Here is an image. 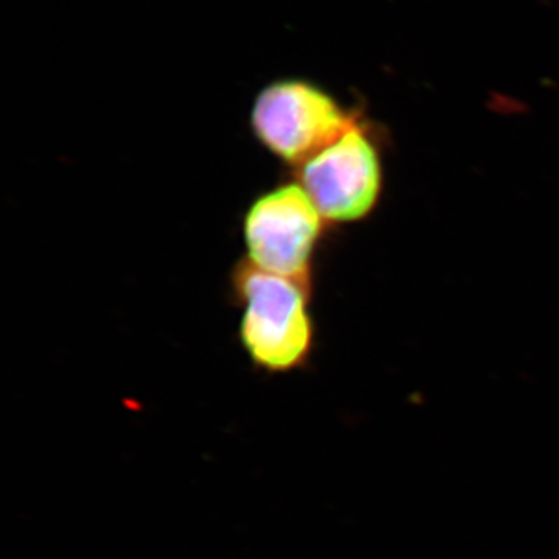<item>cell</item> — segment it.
<instances>
[{"instance_id":"obj_1","label":"cell","mask_w":559,"mask_h":559,"mask_svg":"<svg viewBox=\"0 0 559 559\" xmlns=\"http://www.w3.org/2000/svg\"><path fill=\"white\" fill-rule=\"evenodd\" d=\"M230 296L242 310L238 340L257 370L283 374L304 367L314 340L311 285L260 270L245 257L230 272Z\"/></svg>"},{"instance_id":"obj_3","label":"cell","mask_w":559,"mask_h":559,"mask_svg":"<svg viewBox=\"0 0 559 559\" xmlns=\"http://www.w3.org/2000/svg\"><path fill=\"white\" fill-rule=\"evenodd\" d=\"M323 216L296 180L263 191L242 216L246 259L260 270L311 285Z\"/></svg>"},{"instance_id":"obj_2","label":"cell","mask_w":559,"mask_h":559,"mask_svg":"<svg viewBox=\"0 0 559 559\" xmlns=\"http://www.w3.org/2000/svg\"><path fill=\"white\" fill-rule=\"evenodd\" d=\"M355 127L340 103L310 81L267 84L250 110V130L264 150L296 170Z\"/></svg>"},{"instance_id":"obj_4","label":"cell","mask_w":559,"mask_h":559,"mask_svg":"<svg viewBox=\"0 0 559 559\" xmlns=\"http://www.w3.org/2000/svg\"><path fill=\"white\" fill-rule=\"evenodd\" d=\"M294 171L323 219L352 223L373 209L381 187L377 151L358 127Z\"/></svg>"}]
</instances>
